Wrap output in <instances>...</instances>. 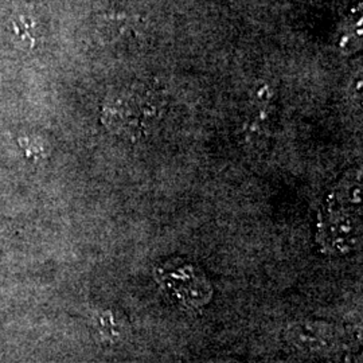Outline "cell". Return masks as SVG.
<instances>
[{
    "label": "cell",
    "mask_w": 363,
    "mask_h": 363,
    "mask_svg": "<svg viewBox=\"0 0 363 363\" xmlns=\"http://www.w3.org/2000/svg\"><path fill=\"white\" fill-rule=\"evenodd\" d=\"M163 104V99L152 86L132 85L106 97L103 121L117 136L136 140L154 128Z\"/></svg>",
    "instance_id": "cell-1"
},
{
    "label": "cell",
    "mask_w": 363,
    "mask_h": 363,
    "mask_svg": "<svg viewBox=\"0 0 363 363\" xmlns=\"http://www.w3.org/2000/svg\"><path fill=\"white\" fill-rule=\"evenodd\" d=\"M286 337L292 346L310 354H330L346 347L343 331L327 323H296L286 330Z\"/></svg>",
    "instance_id": "cell-2"
}]
</instances>
